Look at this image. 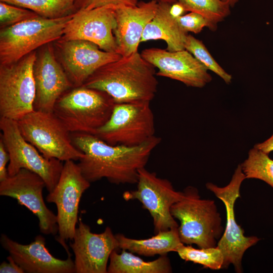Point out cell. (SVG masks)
I'll return each instance as SVG.
<instances>
[{
  "label": "cell",
  "instance_id": "cell-18",
  "mask_svg": "<svg viewBox=\"0 0 273 273\" xmlns=\"http://www.w3.org/2000/svg\"><path fill=\"white\" fill-rule=\"evenodd\" d=\"M144 59L156 67L157 76L179 81L188 86L202 88L212 77L208 69L186 50L171 52L152 48L143 50Z\"/></svg>",
  "mask_w": 273,
  "mask_h": 273
},
{
  "label": "cell",
  "instance_id": "cell-13",
  "mask_svg": "<svg viewBox=\"0 0 273 273\" xmlns=\"http://www.w3.org/2000/svg\"><path fill=\"white\" fill-rule=\"evenodd\" d=\"M46 186L38 174L21 169L14 175L0 181V195L16 199L19 204L36 215L41 233L55 235L58 231L57 217L45 204L43 190Z\"/></svg>",
  "mask_w": 273,
  "mask_h": 273
},
{
  "label": "cell",
  "instance_id": "cell-29",
  "mask_svg": "<svg viewBox=\"0 0 273 273\" xmlns=\"http://www.w3.org/2000/svg\"><path fill=\"white\" fill-rule=\"evenodd\" d=\"M37 15L30 10L5 2H0L1 28L12 26Z\"/></svg>",
  "mask_w": 273,
  "mask_h": 273
},
{
  "label": "cell",
  "instance_id": "cell-15",
  "mask_svg": "<svg viewBox=\"0 0 273 273\" xmlns=\"http://www.w3.org/2000/svg\"><path fill=\"white\" fill-rule=\"evenodd\" d=\"M70 246L74 254L75 273H107L111 253L119 243L111 228L101 233H93L90 228L79 218Z\"/></svg>",
  "mask_w": 273,
  "mask_h": 273
},
{
  "label": "cell",
  "instance_id": "cell-5",
  "mask_svg": "<svg viewBox=\"0 0 273 273\" xmlns=\"http://www.w3.org/2000/svg\"><path fill=\"white\" fill-rule=\"evenodd\" d=\"M73 15L57 19L37 15L1 28L0 65L14 63L37 49L60 39Z\"/></svg>",
  "mask_w": 273,
  "mask_h": 273
},
{
  "label": "cell",
  "instance_id": "cell-12",
  "mask_svg": "<svg viewBox=\"0 0 273 273\" xmlns=\"http://www.w3.org/2000/svg\"><path fill=\"white\" fill-rule=\"evenodd\" d=\"M136 184V190L123 193V199L138 200L142 204L153 218L154 233L178 228L179 225L170 210L182 198L183 192L176 191L168 180L158 177L155 172L145 167L139 170Z\"/></svg>",
  "mask_w": 273,
  "mask_h": 273
},
{
  "label": "cell",
  "instance_id": "cell-34",
  "mask_svg": "<svg viewBox=\"0 0 273 273\" xmlns=\"http://www.w3.org/2000/svg\"><path fill=\"white\" fill-rule=\"evenodd\" d=\"M254 147L267 154L273 151V133L268 139L262 143L255 145Z\"/></svg>",
  "mask_w": 273,
  "mask_h": 273
},
{
  "label": "cell",
  "instance_id": "cell-11",
  "mask_svg": "<svg viewBox=\"0 0 273 273\" xmlns=\"http://www.w3.org/2000/svg\"><path fill=\"white\" fill-rule=\"evenodd\" d=\"M245 179L241 166L238 165L226 186L219 187L211 183L206 185L207 189L223 203L226 209L225 229L216 246L223 256V268H226L232 264L237 272H242V260L245 252L260 240L255 236H245L243 229L236 220L235 204L240 197V187Z\"/></svg>",
  "mask_w": 273,
  "mask_h": 273
},
{
  "label": "cell",
  "instance_id": "cell-1",
  "mask_svg": "<svg viewBox=\"0 0 273 273\" xmlns=\"http://www.w3.org/2000/svg\"><path fill=\"white\" fill-rule=\"evenodd\" d=\"M70 134L74 145L83 153L77 164L90 183L105 178L117 185L136 184L139 170L145 167L161 141L154 135L140 145L127 147L110 145L94 134Z\"/></svg>",
  "mask_w": 273,
  "mask_h": 273
},
{
  "label": "cell",
  "instance_id": "cell-37",
  "mask_svg": "<svg viewBox=\"0 0 273 273\" xmlns=\"http://www.w3.org/2000/svg\"><path fill=\"white\" fill-rule=\"evenodd\" d=\"M158 2L166 3L170 4H172L177 2L176 0H156Z\"/></svg>",
  "mask_w": 273,
  "mask_h": 273
},
{
  "label": "cell",
  "instance_id": "cell-19",
  "mask_svg": "<svg viewBox=\"0 0 273 273\" xmlns=\"http://www.w3.org/2000/svg\"><path fill=\"white\" fill-rule=\"evenodd\" d=\"M2 246L27 273H73L74 261L71 255L66 259L55 257L46 246L45 238L37 235L29 244L24 245L2 234Z\"/></svg>",
  "mask_w": 273,
  "mask_h": 273
},
{
  "label": "cell",
  "instance_id": "cell-22",
  "mask_svg": "<svg viewBox=\"0 0 273 273\" xmlns=\"http://www.w3.org/2000/svg\"><path fill=\"white\" fill-rule=\"evenodd\" d=\"M115 236L119 249L145 256L163 255L170 252H176L183 244L179 237L178 228L160 231L155 236L144 239H131L121 234Z\"/></svg>",
  "mask_w": 273,
  "mask_h": 273
},
{
  "label": "cell",
  "instance_id": "cell-30",
  "mask_svg": "<svg viewBox=\"0 0 273 273\" xmlns=\"http://www.w3.org/2000/svg\"><path fill=\"white\" fill-rule=\"evenodd\" d=\"M180 27L186 32L200 33L205 27L212 31L211 25L202 15L195 12H190L177 18Z\"/></svg>",
  "mask_w": 273,
  "mask_h": 273
},
{
  "label": "cell",
  "instance_id": "cell-21",
  "mask_svg": "<svg viewBox=\"0 0 273 273\" xmlns=\"http://www.w3.org/2000/svg\"><path fill=\"white\" fill-rule=\"evenodd\" d=\"M170 5L158 2L156 14L144 29L141 42L161 39L166 43L167 51L185 50V42L188 33L180 27L177 18L170 13Z\"/></svg>",
  "mask_w": 273,
  "mask_h": 273
},
{
  "label": "cell",
  "instance_id": "cell-28",
  "mask_svg": "<svg viewBox=\"0 0 273 273\" xmlns=\"http://www.w3.org/2000/svg\"><path fill=\"white\" fill-rule=\"evenodd\" d=\"M185 49L192 54L208 70L219 76L226 84L231 83L232 75L215 61L201 40L188 34L185 42Z\"/></svg>",
  "mask_w": 273,
  "mask_h": 273
},
{
  "label": "cell",
  "instance_id": "cell-2",
  "mask_svg": "<svg viewBox=\"0 0 273 273\" xmlns=\"http://www.w3.org/2000/svg\"><path fill=\"white\" fill-rule=\"evenodd\" d=\"M155 68L137 52L103 66L82 86L106 93L116 103L151 102L158 85Z\"/></svg>",
  "mask_w": 273,
  "mask_h": 273
},
{
  "label": "cell",
  "instance_id": "cell-25",
  "mask_svg": "<svg viewBox=\"0 0 273 273\" xmlns=\"http://www.w3.org/2000/svg\"><path fill=\"white\" fill-rule=\"evenodd\" d=\"M241 166L246 178L260 179L273 188V159L268 154L254 147Z\"/></svg>",
  "mask_w": 273,
  "mask_h": 273
},
{
  "label": "cell",
  "instance_id": "cell-36",
  "mask_svg": "<svg viewBox=\"0 0 273 273\" xmlns=\"http://www.w3.org/2000/svg\"><path fill=\"white\" fill-rule=\"evenodd\" d=\"M223 2L228 4L231 8L234 7L239 0H221Z\"/></svg>",
  "mask_w": 273,
  "mask_h": 273
},
{
  "label": "cell",
  "instance_id": "cell-14",
  "mask_svg": "<svg viewBox=\"0 0 273 273\" xmlns=\"http://www.w3.org/2000/svg\"><path fill=\"white\" fill-rule=\"evenodd\" d=\"M53 44L56 55L74 87L80 86L98 69L122 56L101 50L84 40L59 39Z\"/></svg>",
  "mask_w": 273,
  "mask_h": 273
},
{
  "label": "cell",
  "instance_id": "cell-3",
  "mask_svg": "<svg viewBox=\"0 0 273 273\" xmlns=\"http://www.w3.org/2000/svg\"><path fill=\"white\" fill-rule=\"evenodd\" d=\"M115 104L106 93L82 85L64 93L53 113L70 133L95 135L110 118Z\"/></svg>",
  "mask_w": 273,
  "mask_h": 273
},
{
  "label": "cell",
  "instance_id": "cell-31",
  "mask_svg": "<svg viewBox=\"0 0 273 273\" xmlns=\"http://www.w3.org/2000/svg\"><path fill=\"white\" fill-rule=\"evenodd\" d=\"M138 3V0H76L75 6L78 11L92 10L107 6H113L116 7L134 6Z\"/></svg>",
  "mask_w": 273,
  "mask_h": 273
},
{
  "label": "cell",
  "instance_id": "cell-16",
  "mask_svg": "<svg viewBox=\"0 0 273 273\" xmlns=\"http://www.w3.org/2000/svg\"><path fill=\"white\" fill-rule=\"evenodd\" d=\"M35 84L34 110L53 113L55 104L65 92L74 87L58 60L51 43L40 47L33 68Z\"/></svg>",
  "mask_w": 273,
  "mask_h": 273
},
{
  "label": "cell",
  "instance_id": "cell-6",
  "mask_svg": "<svg viewBox=\"0 0 273 273\" xmlns=\"http://www.w3.org/2000/svg\"><path fill=\"white\" fill-rule=\"evenodd\" d=\"M17 122L23 137L46 158L65 162L83 157L70 132L54 113L34 110Z\"/></svg>",
  "mask_w": 273,
  "mask_h": 273
},
{
  "label": "cell",
  "instance_id": "cell-9",
  "mask_svg": "<svg viewBox=\"0 0 273 273\" xmlns=\"http://www.w3.org/2000/svg\"><path fill=\"white\" fill-rule=\"evenodd\" d=\"M36 51L9 65H0V116L18 121L34 110L33 68Z\"/></svg>",
  "mask_w": 273,
  "mask_h": 273
},
{
  "label": "cell",
  "instance_id": "cell-35",
  "mask_svg": "<svg viewBox=\"0 0 273 273\" xmlns=\"http://www.w3.org/2000/svg\"><path fill=\"white\" fill-rule=\"evenodd\" d=\"M170 13L174 17L177 18L184 14L187 12L184 7L178 2H176L171 4L170 7Z\"/></svg>",
  "mask_w": 273,
  "mask_h": 273
},
{
  "label": "cell",
  "instance_id": "cell-7",
  "mask_svg": "<svg viewBox=\"0 0 273 273\" xmlns=\"http://www.w3.org/2000/svg\"><path fill=\"white\" fill-rule=\"evenodd\" d=\"M155 133L150 102L116 103L108 121L95 134L111 145L135 147Z\"/></svg>",
  "mask_w": 273,
  "mask_h": 273
},
{
  "label": "cell",
  "instance_id": "cell-33",
  "mask_svg": "<svg viewBox=\"0 0 273 273\" xmlns=\"http://www.w3.org/2000/svg\"><path fill=\"white\" fill-rule=\"evenodd\" d=\"M8 262L3 261L0 265V273H24L23 269L9 255L7 258Z\"/></svg>",
  "mask_w": 273,
  "mask_h": 273
},
{
  "label": "cell",
  "instance_id": "cell-10",
  "mask_svg": "<svg viewBox=\"0 0 273 273\" xmlns=\"http://www.w3.org/2000/svg\"><path fill=\"white\" fill-rule=\"evenodd\" d=\"M90 186L74 160L64 162L58 182L46 197L48 203L56 204L58 235L56 240L70 255L66 243L73 240L78 222V210L82 194Z\"/></svg>",
  "mask_w": 273,
  "mask_h": 273
},
{
  "label": "cell",
  "instance_id": "cell-24",
  "mask_svg": "<svg viewBox=\"0 0 273 273\" xmlns=\"http://www.w3.org/2000/svg\"><path fill=\"white\" fill-rule=\"evenodd\" d=\"M30 10L49 19H57L74 15L77 12L76 0H0Z\"/></svg>",
  "mask_w": 273,
  "mask_h": 273
},
{
  "label": "cell",
  "instance_id": "cell-23",
  "mask_svg": "<svg viewBox=\"0 0 273 273\" xmlns=\"http://www.w3.org/2000/svg\"><path fill=\"white\" fill-rule=\"evenodd\" d=\"M117 250L111 254L107 273H169L172 272L170 260L166 255L157 259L146 261L133 253Z\"/></svg>",
  "mask_w": 273,
  "mask_h": 273
},
{
  "label": "cell",
  "instance_id": "cell-8",
  "mask_svg": "<svg viewBox=\"0 0 273 273\" xmlns=\"http://www.w3.org/2000/svg\"><path fill=\"white\" fill-rule=\"evenodd\" d=\"M1 138L9 153L8 175H14L21 169L31 171L44 180L49 193L56 186L63 167L62 161L44 157L22 136L17 121L1 117Z\"/></svg>",
  "mask_w": 273,
  "mask_h": 273
},
{
  "label": "cell",
  "instance_id": "cell-32",
  "mask_svg": "<svg viewBox=\"0 0 273 273\" xmlns=\"http://www.w3.org/2000/svg\"><path fill=\"white\" fill-rule=\"evenodd\" d=\"M9 153L5 147V144L0 138V181L6 179L8 176L7 163L9 162Z\"/></svg>",
  "mask_w": 273,
  "mask_h": 273
},
{
  "label": "cell",
  "instance_id": "cell-17",
  "mask_svg": "<svg viewBox=\"0 0 273 273\" xmlns=\"http://www.w3.org/2000/svg\"><path fill=\"white\" fill-rule=\"evenodd\" d=\"M115 8L107 6L77 11L67 23L60 39L84 40L97 44L103 51L116 52L113 34L116 25Z\"/></svg>",
  "mask_w": 273,
  "mask_h": 273
},
{
  "label": "cell",
  "instance_id": "cell-26",
  "mask_svg": "<svg viewBox=\"0 0 273 273\" xmlns=\"http://www.w3.org/2000/svg\"><path fill=\"white\" fill-rule=\"evenodd\" d=\"M187 12H195L204 16L210 23L212 31L217 29V23L231 14V7L221 0H176Z\"/></svg>",
  "mask_w": 273,
  "mask_h": 273
},
{
  "label": "cell",
  "instance_id": "cell-20",
  "mask_svg": "<svg viewBox=\"0 0 273 273\" xmlns=\"http://www.w3.org/2000/svg\"><path fill=\"white\" fill-rule=\"evenodd\" d=\"M156 0L140 2L134 6L115 8L116 27L113 34L116 53L122 57L138 52V48L146 26L157 10Z\"/></svg>",
  "mask_w": 273,
  "mask_h": 273
},
{
  "label": "cell",
  "instance_id": "cell-4",
  "mask_svg": "<svg viewBox=\"0 0 273 273\" xmlns=\"http://www.w3.org/2000/svg\"><path fill=\"white\" fill-rule=\"evenodd\" d=\"M183 192L182 198L170 210L173 217L180 222L178 232L181 243L199 248L216 247L223 229L215 202L201 199L192 187Z\"/></svg>",
  "mask_w": 273,
  "mask_h": 273
},
{
  "label": "cell",
  "instance_id": "cell-27",
  "mask_svg": "<svg viewBox=\"0 0 273 273\" xmlns=\"http://www.w3.org/2000/svg\"><path fill=\"white\" fill-rule=\"evenodd\" d=\"M176 252L186 261L199 264L213 270L223 268V256L217 246L197 249L191 245L186 246L183 244Z\"/></svg>",
  "mask_w": 273,
  "mask_h": 273
}]
</instances>
